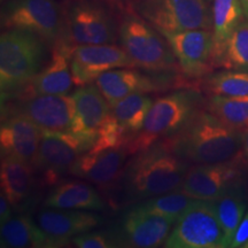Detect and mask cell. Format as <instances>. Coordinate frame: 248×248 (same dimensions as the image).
<instances>
[{"label":"cell","instance_id":"4dcf8cb0","mask_svg":"<svg viewBox=\"0 0 248 248\" xmlns=\"http://www.w3.org/2000/svg\"><path fill=\"white\" fill-rule=\"evenodd\" d=\"M217 68L248 73V20L246 17L231 35Z\"/></svg>","mask_w":248,"mask_h":248},{"label":"cell","instance_id":"9c48e42d","mask_svg":"<svg viewBox=\"0 0 248 248\" xmlns=\"http://www.w3.org/2000/svg\"><path fill=\"white\" fill-rule=\"evenodd\" d=\"M163 247L224 248L225 235L214 201L195 199L173 224Z\"/></svg>","mask_w":248,"mask_h":248},{"label":"cell","instance_id":"d6986e66","mask_svg":"<svg viewBox=\"0 0 248 248\" xmlns=\"http://www.w3.org/2000/svg\"><path fill=\"white\" fill-rule=\"evenodd\" d=\"M42 139V130L22 114L2 110L0 128L1 156H13L33 167Z\"/></svg>","mask_w":248,"mask_h":248},{"label":"cell","instance_id":"d6a6232c","mask_svg":"<svg viewBox=\"0 0 248 248\" xmlns=\"http://www.w3.org/2000/svg\"><path fill=\"white\" fill-rule=\"evenodd\" d=\"M248 241V209L245 214L244 218L241 219L240 224L238 225L235 230L233 240H232L231 248H239L244 247L245 244Z\"/></svg>","mask_w":248,"mask_h":248},{"label":"cell","instance_id":"603a6c76","mask_svg":"<svg viewBox=\"0 0 248 248\" xmlns=\"http://www.w3.org/2000/svg\"><path fill=\"white\" fill-rule=\"evenodd\" d=\"M44 206L91 212H100L106 208L101 195L91 183L82 181H69L57 184L46 197Z\"/></svg>","mask_w":248,"mask_h":248},{"label":"cell","instance_id":"7a4b0ae2","mask_svg":"<svg viewBox=\"0 0 248 248\" xmlns=\"http://www.w3.org/2000/svg\"><path fill=\"white\" fill-rule=\"evenodd\" d=\"M190 167L159 140L126 163L119 183L130 202L146 200L178 190Z\"/></svg>","mask_w":248,"mask_h":248},{"label":"cell","instance_id":"e0dca14e","mask_svg":"<svg viewBox=\"0 0 248 248\" xmlns=\"http://www.w3.org/2000/svg\"><path fill=\"white\" fill-rule=\"evenodd\" d=\"M129 155L125 146L100 151L90 150L71 168L70 175L85 179L105 191L120 182Z\"/></svg>","mask_w":248,"mask_h":248},{"label":"cell","instance_id":"8992f818","mask_svg":"<svg viewBox=\"0 0 248 248\" xmlns=\"http://www.w3.org/2000/svg\"><path fill=\"white\" fill-rule=\"evenodd\" d=\"M120 17L106 0H70L64 7L62 40L71 47L77 45L115 44L119 42Z\"/></svg>","mask_w":248,"mask_h":248},{"label":"cell","instance_id":"44dd1931","mask_svg":"<svg viewBox=\"0 0 248 248\" xmlns=\"http://www.w3.org/2000/svg\"><path fill=\"white\" fill-rule=\"evenodd\" d=\"M94 83L110 106L133 93H151L162 89L154 78L135 69L116 68L105 71Z\"/></svg>","mask_w":248,"mask_h":248},{"label":"cell","instance_id":"836d02e7","mask_svg":"<svg viewBox=\"0 0 248 248\" xmlns=\"http://www.w3.org/2000/svg\"><path fill=\"white\" fill-rule=\"evenodd\" d=\"M13 206L4 194H0V224L7 222L13 217Z\"/></svg>","mask_w":248,"mask_h":248},{"label":"cell","instance_id":"8d00e7d4","mask_svg":"<svg viewBox=\"0 0 248 248\" xmlns=\"http://www.w3.org/2000/svg\"><path fill=\"white\" fill-rule=\"evenodd\" d=\"M204 1H207V2H209V4H212L213 0H204Z\"/></svg>","mask_w":248,"mask_h":248},{"label":"cell","instance_id":"6da1fadb","mask_svg":"<svg viewBox=\"0 0 248 248\" xmlns=\"http://www.w3.org/2000/svg\"><path fill=\"white\" fill-rule=\"evenodd\" d=\"M244 132L201 108L183 129L162 139L175 154L191 164L228 162L241 153Z\"/></svg>","mask_w":248,"mask_h":248},{"label":"cell","instance_id":"1f68e13d","mask_svg":"<svg viewBox=\"0 0 248 248\" xmlns=\"http://www.w3.org/2000/svg\"><path fill=\"white\" fill-rule=\"evenodd\" d=\"M73 246L78 248H113L117 247L113 233L106 231H89L78 234L71 240Z\"/></svg>","mask_w":248,"mask_h":248},{"label":"cell","instance_id":"74e56055","mask_svg":"<svg viewBox=\"0 0 248 248\" xmlns=\"http://www.w3.org/2000/svg\"><path fill=\"white\" fill-rule=\"evenodd\" d=\"M244 248H248V241L246 244H245V246H244Z\"/></svg>","mask_w":248,"mask_h":248},{"label":"cell","instance_id":"4316f807","mask_svg":"<svg viewBox=\"0 0 248 248\" xmlns=\"http://www.w3.org/2000/svg\"><path fill=\"white\" fill-rule=\"evenodd\" d=\"M214 204L224 232L226 247H231L235 230L247 212L243 182L229 188L222 197L214 201Z\"/></svg>","mask_w":248,"mask_h":248},{"label":"cell","instance_id":"9a60e30c","mask_svg":"<svg viewBox=\"0 0 248 248\" xmlns=\"http://www.w3.org/2000/svg\"><path fill=\"white\" fill-rule=\"evenodd\" d=\"M176 219L140 213L130 208L113 233L117 247L155 248L163 246Z\"/></svg>","mask_w":248,"mask_h":248},{"label":"cell","instance_id":"ffe728a7","mask_svg":"<svg viewBox=\"0 0 248 248\" xmlns=\"http://www.w3.org/2000/svg\"><path fill=\"white\" fill-rule=\"evenodd\" d=\"M73 49L74 47L67 44L64 40H59L57 44L52 46V57L47 66L43 68L29 84L12 98L17 95L68 94L74 85L70 66Z\"/></svg>","mask_w":248,"mask_h":248},{"label":"cell","instance_id":"8fae6325","mask_svg":"<svg viewBox=\"0 0 248 248\" xmlns=\"http://www.w3.org/2000/svg\"><path fill=\"white\" fill-rule=\"evenodd\" d=\"M11 104H2V110L22 114L43 131H70L75 115V102L67 94L17 95Z\"/></svg>","mask_w":248,"mask_h":248},{"label":"cell","instance_id":"ac0fdd59","mask_svg":"<svg viewBox=\"0 0 248 248\" xmlns=\"http://www.w3.org/2000/svg\"><path fill=\"white\" fill-rule=\"evenodd\" d=\"M75 102V115L70 131L94 145L99 132L111 114L109 102L95 83L79 86L71 95Z\"/></svg>","mask_w":248,"mask_h":248},{"label":"cell","instance_id":"f35d334b","mask_svg":"<svg viewBox=\"0 0 248 248\" xmlns=\"http://www.w3.org/2000/svg\"><path fill=\"white\" fill-rule=\"evenodd\" d=\"M1 1H5V0H1Z\"/></svg>","mask_w":248,"mask_h":248},{"label":"cell","instance_id":"f1b7e54d","mask_svg":"<svg viewBox=\"0 0 248 248\" xmlns=\"http://www.w3.org/2000/svg\"><path fill=\"white\" fill-rule=\"evenodd\" d=\"M201 89L208 95L248 97V73L226 70L203 77Z\"/></svg>","mask_w":248,"mask_h":248},{"label":"cell","instance_id":"3957f363","mask_svg":"<svg viewBox=\"0 0 248 248\" xmlns=\"http://www.w3.org/2000/svg\"><path fill=\"white\" fill-rule=\"evenodd\" d=\"M46 45L36 33L21 29H5L0 36V90L1 104L42 71L46 59Z\"/></svg>","mask_w":248,"mask_h":248},{"label":"cell","instance_id":"cb8c5ba5","mask_svg":"<svg viewBox=\"0 0 248 248\" xmlns=\"http://www.w3.org/2000/svg\"><path fill=\"white\" fill-rule=\"evenodd\" d=\"M213 67L217 69V63L221 59L225 46L235 28L244 20L245 13L240 0H213Z\"/></svg>","mask_w":248,"mask_h":248},{"label":"cell","instance_id":"5bb4252c","mask_svg":"<svg viewBox=\"0 0 248 248\" xmlns=\"http://www.w3.org/2000/svg\"><path fill=\"white\" fill-rule=\"evenodd\" d=\"M74 84L84 86L95 82L105 71L116 68H133L135 64L122 46L115 44L77 45L71 52Z\"/></svg>","mask_w":248,"mask_h":248},{"label":"cell","instance_id":"52a82bcc","mask_svg":"<svg viewBox=\"0 0 248 248\" xmlns=\"http://www.w3.org/2000/svg\"><path fill=\"white\" fill-rule=\"evenodd\" d=\"M124 5L160 31L213 28L212 4L204 0H124Z\"/></svg>","mask_w":248,"mask_h":248},{"label":"cell","instance_id":"277c9868","mask_svg":"<svg viewBox=\"0 0 248 248\" xmlns=\"http://www.w3.org/2000/svg\"><path fill=\"white\" fill-rule=\"evenodd\" d=\"M119 42L135 68L151 73L181 71L177 59L162 33L126 8L120 14Z\"/></svg>","mask_w":248,"mask_h":248},{"label":"cell","instance_id":"484cf974","mask_svg":"<svg viewBox=\"0 0 248 248\" xmlns=\"http://www.w3.org/2000/svg\"><path fill=\"white\" fill-rule=\"evenodd\" d=\"M1 248L47 247V237L38 223L27 214L13 215L0 226Z\"/></svg>","mask_w":248,"mask_h":248},{"label":"cell","instance_id":"83f0119b","mask_svg":"<svg viewBox=\"0 0 248 248\" xmlns=\"http://www.w3.org/2000/svg\"><path fill=\"white\" fill-rule=\"evenodd\" d=\"M206 109L231 128L243 132L248 128V97L209 95Z\"/></svg>","mask_w":248,"mask_h":248},{"label":"cell","instance_id":"d590c367","mask_svg":"<svg viewBox=\"0 0 248 248\" xmlns=\"http://www.w3.org/2000/svg\"><path fill=\"white\" fill-rule=\"evenodd\" d=\"M240 4L243 6L245 16H246V18L248 20V0H240Z\"/></svg>","mask_w":248,"mask_h":248},{"label":"cell","instance_id":"7402d4cb","mask_svg":"<svg viewBox=\"0 0 248 248\" xmlns=\"http://www.w3.org/2000/svg\"><path fill=\"white\" fill-rule=\"evenodd\" d=\"M33 167L13 156H1L0 184L1 193L14 209L26 208L33 190Z\"/></svg>","mask_w":248,"mask_h":248},{"label":"cell","instance_id":"e575fe53","mask_svg":"<svg viewBox=\"0 0 248 248\" xmlns=\"http://www.w3.org/2000/svg\"><path fill=\"white\" fill-rule=\"evenodd\" d=\"M241 157H243L244 162L248 166V128L244 131L243 137V147H241Z\"/></svg>","mask_w":248,"mask_h":248},{"label":"cell","instance_id":"2e32d148","mask_svg":"<svg viewBox=\"0 0 248 248\" xmlns=\"http://www.w3.org/2000/svg\"><path fill=\"white\" fill-rule=\"evenodd\" d=\"M36 222L47 237V247H63L76 235L97 229L104 219L91 210L46 207L37 214Z\"/></svg>","mask_w":248,"mask_h":248},{"label":"cell","instance_id":"30bf717a","mask_svg":"<svg viewBox=\"0 0 248 248\" xmlns=\"http://www.w3.org/2000/svg\"><path fill=\"white\" fill-rule=\"evenodd\" d=\"M92 144L77 137L71 131H43L33 169L42 176L46 185H57L60 178L70 170Z\"/></svg>","mask_w":248,"mask_h":248},{"label":"cell","instance_id":"7c38bea8","mask_svg":"<svg viewBox=\"0 0 248 248\" xmlns=\"http://www.w3.org/2000/svg\"><path fill=\"white\" fill-rule=\"evenodd\" d=\"M244 162L241 153L228 162L194 164L186 172L178 190L193 199L215 201L229 188L243 182Z\"/></svg>","mask_w":248,"mask_h":248},{"label":"cell","instance_id":"f546056e","mask_svg":"<svg viewBox=\"0 0 248 248\" xmlns=\"http://www.w3.org/2000/svg\"><path fill=\"white\" fill-rule=\"evenodd\" d=\"M195 199L176 190L169 193H164L157 197L150 198L135 204L131 209L140 213L153 214V215L169 217L177 221L178 217L185 212Z\"/></svg>","mask_w":248,"mask_h":248},{"label":"cell","instance_id":"ba28073f","mask_svg":"<svg viewBox=\"0 0 248 248\" xmlns=\"http://www.w3.org/2000/svg\"><path fill=\"white\" fill-rule=\"evenodd\" d=\"M1 28L30 31L53 46L63 38L64 8L58 0H5Z\"/></svg>","mask_w":248,"mask_h":248},{"label":"cell","instance_id":"4fadbf2b","mask_svg":"<svg viewBox=\"0 0 248 248\" xmlns=\"http://www.w3.org/2000/svg\"><path fill=\"white\" fill-rule=\"evenodd\" d=\"M160 31V30H159ZM177 59L181 73L188 79L203 78L214 70L213 31L192 29L160 31Z\"/></svg>","mask_w":248,"mask_h":248},{"label":"cell","instance_id":"d4e9b609","mask_svg":"<svg viewBox=\"0 0 248 248\" xmlns=\"http://www.w3.org/2000/svg\"><path fill=\"white\" fill-rule=\"evenodd\" d=\"M153 104V98L147 93H133L110 106L111 115L125 136L126 145L140 133Z\"/></svg>","mask_w":248,"mask_h":248},{"label":"cell","instance_id":"5b68a950","mask_svg":"<svg viewBox=\"0 0 248 248\" xmlns=\"http://www.w3.org/2000/svg\"><path fill=\"white\" fill-rule=\"evenodd\" d=\"M204 104L194 89L181 90L154 101L140 133L126 145L130 155L146 150L154 142L176 135Z\"/></svg>","mask_w":248,"mask_h":248}]
</instances>
